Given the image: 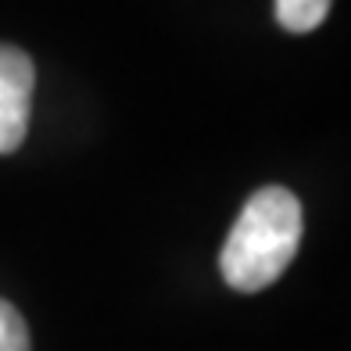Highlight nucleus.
I'll return each mask as SVG.
<instances>
[{"instance_id":"1","label":"nucleus","mask_w":351,"mask_h":351,"mask_svg":"<svg viewBox=\"0 0 351 351\" xmlns=\"http://www.w3.org/2000/svg\"><path fill=\"white\" fill-rule=\"evenodd\" d=\"M301 201L287 186H262L251 194L222 244L219 269L233 291L258 294L276 283L301 244Z\"/></svg>"},{"instance_id":"2","label":"nucleus","mask_w":351,"mask_h":351,"mask_svg":"<svg viewBox=\"0 0 351 351\" xmlns=\"http://www.w3.org/2000/svg\"><path fill=\"white\" fill-rule=\"evenodd\" d=\"M33 61L19 47L0 43V154L22 147L29 130V101H33Z\"/></svg>"},{"instance_id":"3","label":"nucleus","mask_w":351,"mask_h":351,"mask_svg":"<svg viewBox=\"0 0 351 351\" xmlns=\"http://www.w3.org/2000/svg\"><path fill=\"white\" fill-rule=\"evenodd\" d=\"M330 0H276V22L287 33H312L323 25Z\"/></svg>"},{"instance_id":"4","label":"nucleus","mask_w":351,"mask_h":351,"mask_svg":"<svg viewBox=\"0 0 351 351\" xmlns=\"http://www.w3.org/2000/svg\"><path fill=\"white\" fill-rule=\"evenodd\" d=\"M0 351H29V330L19 308L0 298Z\"/></svg>"}]
</instances>
